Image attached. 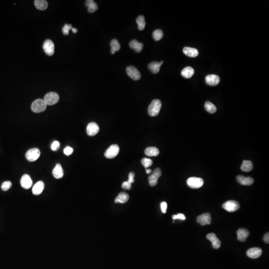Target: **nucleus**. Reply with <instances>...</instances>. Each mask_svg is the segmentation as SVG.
<instances>
[{
    "mask_svg": "<svg viewBox=\"0 0 269 269\" xmlns=\"http://www.w3.org/2000/svg\"><path fill=\"white\" fill-rule=\"evenodd\" d=\"M44 188V182L42 181H39L36 182L32 187V192L33 194L36 195H39L43 193Z\"/></svg>",
    "mask_w": 269,
    "mask_h": 269,
    "instance_id": "18",
    "label": "nucleus"
},
{
    "mask_svg": "<svg viewBox=\"0 0 269 269\" xmlns=\"http://www.w3.org/2000/svg\"><path fill=\"white\" fill-rule=\"evenodd\" d=\"M205 107L206 111L210 114H213L216 112V106L209 101H206L205 104Z\"/></svg>",
    "mask_w": 269,
    "mask_h": 269,
    "instance_id": "31",
    "label": "nucleus"
},
{
    "mask_svg": "<svg viewBox=\"0 0 269 269\" xmlns=\"http://www.w3.org/2000/svg\"><path fill=\"white\" fill-rule=\"evenodd\" d=\"M153 176H155V177H157V179H158L160 177V176H161V174H162V171H161L160 168H157V169H156L155 170H153Z\"/></svg>",
    "mask_w": 269,
    "mask_h": 269,
    "instance_id": "40",
    "label": "nucleus"
},
{
    "mask_svg": "<svg viewBox=\"0 0 269 269\" xmlns=\"http://www.w3.org/2000/svg\"><path fill=\"white\" fill-rule=\"evenodd\" d=\"M160 208L162 210V212L164 213H166L167 209V203L165 202H162L160 204Z\"/></svg>",
    "mask_w": 269,
    "mask_h": 269,
    "instance_id": "42",
    "label": "nucleus"
},
{
    "mask_svg": "<svg viewBox=\"0 0 269 269\" xmlns=\"http://www.w3.org/2000/svg\"><path fill=\"white\" fill-rule=\"evenodd\" d=\"M253 169V164L250 160H244L241 166V170L246 172H250Z\"/></svg>",
    "mask_w": 269,
    "mask_h": 269,
    "instance_id": "28",
    "label": "nucleus"
},
{
    "mask_svg": "<svg viewBox=\"0 0 269 269\" xmlns=\"http://www.w3.org/2000/svg\"><path fill=\"white\" fill-rule=\"evenodd\" d=\"M34 3L36 8L39 10H46L48 8V2L45 0H36Z\"/></svg>",
    "mask_w": 269,
    "mask_h": 269,
    "instance_id": "25",
    "label": "nucleus"
},
{
    "mask_svg": "<svg viewBox=\"0 0 269 269\" xmlns=\"http://www.w3.org/2000/svg\"><path fill=\"white\" fill-rule=\"evenodd\" d=\"M137 24H138V29L140 31H143L146 26V21L144 15L139 16L136 19Z\"/></svg>",
    "mask_w": 269,
    "mask_h": 269,
    "instance_id": "30",
    "label": "nucleus"
},
{
    "mask_svg": "<svg viewBox=\"0 0 269 269\" xmlns=\"http://www.w3.org/2000/svg\"><path fill=\"white\" fill-rule=\"evenodd\" d=\"M148 180L149 181V184H150V186H154L157 185L158 179H157V177H155L152 174L150 175L149 177Z\"/></svg>",
    "mask_w": 269,
    "mask_h": 269,
    "instance_id": "34",
    "label": "nucleus"
},
{
    "mask_svg": "<svg viewBox=\"0 0 269 269\" xmlns=\"http://www.w3.org/2000/svg\"><path fill=\"white\" fill-rule=\"evenodd\" d=\"M99 131L98 125L95 122H91L87 126L86 132L87 134L90 136H93L97 134Z\"/></svg>",
    "mask_w": 269,
    "mask_h": 269,
    "instance_id": "13",
    "label": "nucleus"
},
{
    "mask_svg": "<svg viewBox=\"0 0 269 269\" xmlns=\"http://www.w3.org/2000/svg\"><path fill=\"white\" fill-rule=\"evenodd\" d=\"M47 105L43 99H38L34 101L31 106V109L34 112L39 113L46 110Z\"/></svg>",
    "mask_w": 269,
    "mask_h": 269,
    "instance_id": "2",
    "label": "nucleus"
},
{
    "mask_svg": "<svg viewBox=\"0 0 269 269\" xmlns=\"http://www.w3.org/2000/svg\"><path fill=\"white\" fill-rule=\"evenodd\" d=\"M145 153L149 157H156L160 153L158 149L155 146L148 147L145 150Z\"/></svg>",
    "mask_w": 269,
    "mask_h": 269,
    "instance_id": "27",
    "label": "nucleus"
},
{
    "mask_svg": "<svg viewBox=\"0 0 269 269\" xmlns=\"http://www.w3.org/2000/svg\"><path fill=\"white\" fill-rule=\"evenodd\" d=\"M237 239L241 242H245L250 234L249 232L244 228H241L237 231Z\"/></svg>",
    "mask_w": 269,
    "mask_h": 269,
    "instance_id": "16",
    "label": "nucleus"
},
{
    "mask_svg": "<svg viewBox=\"0 0 269 269\" xmlns=\"http://www.w3.org/2000/svg\"><path fill=\"white\" fill-rule=\"evenodd\" d=\"M194 70L191 67H186L182 69L181 74L185 78H190L194 74Z\"/></svg>",
    "mask_w": 269,
    "mask_h": 269,
    "instance_id": "24",
    "label": "nucleus"
},
{
    "mask_svg": "<svg viewBox=\"0 0 269 269\" xmlns=\"http://www.w3.org/2000/svg\"><path fill=\"white\" fill-rule=\"evenodd\" d=\"M41 156V151L38 148H32L28 150L26 153V158L29 162H34Z\"/></svg>",
    "mask_w": 269,
    "mask_h": 269,
    "instance_id": "5",
    "label": "nucleus"
},
{
    "mask_svg": "<svg viewBox=\"0 0 269 269\" xmlns=\"http://www.w3.org/2000/svg\"><path fill=\"white\" fill-rule=\"evenodd\" d=\"M146 174H150L152 172V170H150V169H146Z\"/></svg>",
    "mask_w": 269,
    "mask_h": 269,
    "instance_id": "45",
    "label": "nucleus"
},
{
    "mask_svg": "<svg viewBox=\"0 0 269 269\" xmlns=\"http://www.w3.org/2000/svg\"><path fill=\"white\" fill-rule=\"evenodd\" d=\"M164 34L162 30L156 29L153 33V37L156 41H158L163 38Z\"/></svg>",
    "mask_w": 269,
    "mask_h": 269,
    "instance_id": "32",
    "label": "nucleus"
},
{
    "mask_svg": "<svg viewBox=\"0 0 269 269\" xmlns=\"http://www.w3.org/2000/svg\"><path fill=\"white\" fill-rule=\"evenodd\" d=\"M263 240H264V242L266 243L269 244V233H266L265 236H264V238H263Z\"/></svg>",
    "mask_w": 269,
    "mask_h": 269,
    "instance_id": "44",
    "label": "nucleus"
},
{
    "mask_svg": "<svg viewBox=\"0 0 269 269\" xmlns=\"http://www.w3.org/2000/svg\"><path fill=\"white\" fill-rule=\"evenodd\" d=\"M60 148V142L58 141H55L53 142V144H51V150L53 151H55L58 150V149Z\"/></svg>",
    "mask_w": 269,
    "mask_h": 269,
    "instance_id": "38",
    "label": "nucleus"
},
{
    "mask_svg": "<svg viewBox=\"0 0 269 269\" xmlns=\"http://www.w3.org/2000/svg\"><path fill=\"white\" fill-rule=\"evenodd\" d=\"M126 72L128 76L133 79V80H139L141 77V74L140 71L135 67L129 66L126 68Z\"/></svg>",
    "mask_w": 269,
    "mask_h": 269,
    "instance_id": "8",
    "label": "nucleus"
},
{
    "mask_svg": "<svg viewBox=\"0 0 269 269\" xmlns=\"http://www.w3.org/2000/svg\"><path fill=\"white\" fill-rule=\"evenodd\" d=\"M222 207L228 212H233L237 211L240 208V205L237 201L235 200H229L223 204Z\"/></svg>",
    "mask_w": 269,
    "mask_h": 269,
    "instance_id": "6",
    "label": "nucleus"
},
{
    "mask_svg": "<svg viewBox=\"0 0 269 269\" xmlns=\"http://www.w3.org/2000/svg\"><path fill=\"white\" fill-rule=\"evenodd\" d=\"M238 182L243 186H251L254 182V179L251 177H245L243 176H237Z\"/></svg>",
    "mask_w": 269,
    "mask_h": 269,
    "instance_id": "17",
    "label": "nucleus"
},
{
    "mask_svg": "<svg viewBox=\"0 0 269 269\" xmlns=\"http://www.w3.org/2000/svg\"><path fill=\"white\" fill-rule=\"evenodd\" d=\"M183 53L184 55L191 57H195L198 55V51L194 48L185 47L183 49Z\"/></svg>",
    "mask_w": 269,
    "mask_h": 269,
    "instance_id": "21",
    "label": "nucleus"
},
{
    "mask_svg": "<svg viewBox=\"0 0 269 269\" xmlns=\"http://www.w3.org/2000/svg\"><path fill=\"white\" fill-rule=\"evenodd\" d=\"M142 165L144 166L145 168H148L149 167H150V166H151L153 164V161H152L151 159L150 158H143L142 160Z\"/></svg>",
    "mask_w": 269,
    "mask_h": 269,
    "instance_id": "33",
    "label": "nucleus"
},
{
    "mask_svg": "<svg viewBox=\"0 0 269 269\" xmlns=\"http://www.w3.org/2000/svg\"><path fill=\"white\" fill-rule=\"evenodd\" d=\"M186 216H184V215L181 213H179L177 215H174L172 216V219L174 220L180 219L181 220H186Z\"/></svg>",
    "mask_w": 269,
    "mask_h": 269,
    "instance_id": "39",
    "label": "nucleus"
},
{
    "mask_svg": "<svg viewBox=\"0 0 269 269\" xmlns=\"http://www.w3.org/2000/svg\"><path fill=\"white\" fill-rule=\"evenodd\" d=\"M131 184H130L128 181H126L122 184V187L124 189H130L131 188Z\"/></svg>",
    "mask_w": 269,
    "mask_h": 269,
    "instance_id": "41",
    "label": "nucleus"
},
{
    "mask_svg": "<svg viewBox=\"0 0 269 269\" xmlns=\"http://www.w3.org/2000/svg\"><path fill=\"white\" fill-rule=\"evenodd\" d=\"M72 32H73L74 33H75V34L78 32V30H77V29H76V28H72Z\"/></svg>",
    "mask_w": 269,
    "mask_h": 269,
    "instance_id": "46",
    "label": "nucleus"
},
{
    "mask_svg": "<svg viewBox=\"0 0 269 269\" xmlns=\"http://www.w3.org/2000/svg\"><path fill=\"white\" fill-rule=\"evenodd\" d=\"M21 185L25 189H29L32 185V181L31 177L27 174L22 176L21 179Z\"/></svg>",
    "mask_w": 269,
    "mask_h": 269,
    "instance_id": "12",
    "label": "nucleus"
},
{
    "mask_svg": "<svg viewBox=\"0 0 269 269\" xmlns=\"http://www.w3.org/2000/svg\"><path fill=\"white\" fill-rule=\"evenodd\" d=\"M262 254L261 249L258 247L252 248L247 251V255L249 257L252 259H257L260 257Z\"/></svg>",
    "mask_w": 269,
    "mask_h": 269,
    "instance_id": "11",
    "label": "nucleus"
},
{
    "mask_svg": "<svg viewBox=\"0 0 269 269\" xmlns=\"http://www.w3.org/2000/svg\"><path fill=\"white\" fill-rule=\"evenodd\" d=\"M53 177L56 179H61L64 175L63 169L60 164H57L53 170Z\"/></svg>",
    "mask_w": 269,
    "mask_h": 269,
    "instance_id": "19",
    "label": "nucleus"
},
{
    "mask_svg": "<svg viewBox=\"0 0 269 269\" xmlns=\"http://www.w3.org/2000/svg\"><path fill=\"white\" fill-rule=\"evenodd\" d=\"M130 48L134 50L137 53H140L143 50V44L142 43H139L136 39L132 40L130 41L129 43Z\"/></svg>",
    "mask_w": 269,
    "mask_h": 269,
    "instance_id": "22",
    "label": "nucleus"
},
{
    "mask_svg": "<svg viewBox=\"0 0 269 269\" xmlns=\"http://www.w3.org/2000/svg\"><path fill=\"white\" fill-rule=\"evenodd\" d=\"M206 237L208 240L211 241L214 248H219L221 245V242L219 239L217 237L216 235L214 233H209L207 235Z\"/></svg>",
    "mask_w": 269,
    "mask_h": 269,
    "instance_id": "15",
    "label": "nucleus"
},
{
    "mask_svg": "<svg viewBox=\"0 0 269 269\" xmlns=\"http://www.w3.org/2000/svg\"><path fill=\"white\" fill-rule=\"evenodd\" d=\"M85 6L88 8V11L89 13H94L98 10L97 4L93 0H87L85 2Z\"/></svg>",
    "mask_w": 269,
    "mask_h": 269,
    "instance_id": "26",
    "label": "nucleus"
},
{
    "mask_svg": "<svg viewBox=\"0 0 269 269\" xmlns=\"http://www.w3.org/2000/svg\"><path fill=\"white\" fill-rule=\"evenodd\" d=\"M205 82L210 86H216L219 83L220 77L215 74H209L205 77Z\"/></svg>",
    "mask_w": 269,
    "mask_h": 269,
    "instance_id": "14",
    "label": "nucleus"
},
{
    "mask_svg": "<svg viewBox=\"0 0 269 269\" xmlns=\"http://www.w3.org/2000/svg\"><path fill=\"white\" fill-rule=\"evenodd\" d=\"M134 176L135 175H134V172H130L129 174V179H128V181H129L131 184L134 182Z\"/></svg>",
    "mask_w": 269,
    "mask_h": 269,
    "instance_id": "43",
    "label": "nucleus"
},
{
    "mask_svg": "<svg viewBox=\"0 0 269 269\" xmlns=\"http://www.w3.org/2000/svg\"><path fill=\"white\" fill-rule=\"evenodd\" d=\"M162 107V103L160 100H153L148 108V113L152 117L156 116L159 114Z\"/></svg>",
    "mask_w": 269,
    "mask_h": 269,
    "instance_id": "1",
    "label": "nucleus"
},
{
    "mask_svg": "<svg viewBox=\"0 0 269 269\" xmlns=\"http://www.w3.org/2000/svg\"><path fill=\"white\" fill-rule=\"evenodd\" d=\"M187 184L192 188H199L202 186L204 181L201 178L196 177H189L187 180Z\"/></svg>",
    "mask_w": 269,
    "mask_h": 269,
    "instance_id": "4",
    "label": "nucleus"
},
{
    "mask_svg": "<svg viewBox=\"0 0 269 269\" xmlns=\"http://www.w3.org/2000/svg\"><path fill=\"white\" fill-rule=\"evenodd\" d=\"M119 146L117 145H112L104 153L105 157L107 158H114L119 153Z\"/></svg>",
    "mask_w": 269,
    "mask_h": 269,
    "instance_id": "7",
    "label": "nucleus"
},
{
    "mask_svg": "<svg viewBox=\"0 0 269 269\" xmlns=\"http://www.w3.org/2000/svg\"><path fill=\"white\" fill-rule=\"evenodd\" d=\"M72 29L71 25L65 24L64 26L62 27V32L64 35H68L69 31Z\"/></svg>",
    "mask_w": 269,
    "mask_h": 269,
    "instance_id": "36",
    "label": "nucleus"
},
{
    "mask_svg": "<svg viewBox=\"0 0 269 269\" xmlns=\"http://www.w3.org/2000/svg\"><path fill=\"white\" fill-rule=\"evenodd\" d=\"M129 199V196L128 193L122 192L118 194L117 197L115 200V202L116 203H125L127 202Z\"/></svg>",
    "mask_w": 269,
    "mask_h": 269,
    "instance_id": "23",
    "label": "nucleus"
},
{
    "mask_svg": "<svg viewBox=\"0 0 269 269\" xmlns=\"http://www.w3.org/2000/svg\"><path fill=\"white\" fill-rule=\"evenodd\" d=\"M164 62L162 61L160 62H153L150 63L148 65V68L151 71H152L154 74H157L160 71V67Z\"/></svg>",
    "mask_w": 269,
    "mask_h": 269,
    "instance_id": "20",
    "label": "nucleus"
},
{
    "mask_svg": "<svg viewBox=\"0 0 269 269\" xmlns=\"http://www.w3.org/2000/svg\"><path fill=\"white\" fill-rule=\"evenodd\" d=\"M63 152H64V153L65 155L69 156L71 155L72 153H73V148L70 146H67L63 150Z\"/></svg>",
    "mask_w": 269,
    "mask_h": 269,
    "instance_id": "37",
    "label": "nucleus"
},
{
    "mask_svg": "<svg viewBox=\"0 0 269 269\" xmlns=\"http://www.w3.org/2000/svg\"><path fill=\"white\" fill-rule=\"evenodd\" d=\"M43 100L47 105H53L58 102L60 96L55 92H49L45 95Z\"/></svg>",
    "mask_w": 269,
    "mask_h": 269,
    "instance_id": "3",
    "label": "nucleus"
},
{
    "mask_svg": "<svg viewBox=\"0 0 269 269\" xmlns=\"http://www.w3.org/2000/svg\"><path fill=\"white\" fill-rule=\"evenodd\" d=\"M110 46H111V53L112 55L115 54V53L116 51H119L120 48H121V45L120 44L117 39H113L110 42Z\"/></svg>",
    "mask_w": 269,
    "mask_h": 269,
    "instance_id": "29",
    "label": "nucleus"
},
{
    "mask_svg": "<svg viewBox=\"0 0 269 269\" xmlns=\"http://www.w3.org/2000/svg\"><path fill=\"white\" fill-rule=\"evenodd\" d=\"M43 48L46 55H53L55 53V44L50 39H46L43 44Z\"/></svg>",
    "mask_w": 269,
    "mask_h": 269,
    "instance_id": "9",
    "label": "nucleus"
},
{
    "mask_svg": "<svg viewBox=\"0 0 269 269\" xmlns=\"http://www.w3.org/2000/svg\"><path fill=\"white\" fill-rule=\"evenodd\" d=\"M211 214L209 213H205L199 215L197 218V222L201 225L206 224L209 225L211 223Z\"/></svg>",
    "mask_w": 269,
    "mask_h": 269,
    "instance_id": "10",
    "label": "nucleus"
},
{
    "mask_svg": "<svg viewBox=\"0 0 269 269\" xmlns=\"http://www.w3.org/2000/svg\"><path fill=\"white\" fill-rule=\"evenodd\" d=\"M12 182L10 181H6L2 184L1 188L3 191H7L9 190L11 187H12Z\"/></svg>",
    "mask_w": 269,
    "mask_h": 269,
    "instance_id": "35",
    "label": "nucleus"
}]
</instances>
